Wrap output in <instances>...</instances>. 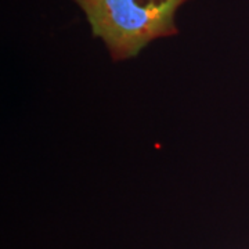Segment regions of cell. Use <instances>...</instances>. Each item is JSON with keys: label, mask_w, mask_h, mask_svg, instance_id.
Here are the masks:
<instances>
[{"label": "cell", "mask_w": 249, "mask_h": 249, "mask_svg": "<svg viewBox=\"0 0 249 249\" xmlns=\"http://www.w3.org/2000/svg\"><path fill=\"white\" fill-rule=\"evenodd\" d=\"M93 35L104 40L114 61L134 57L152 40L178 35L175 16L187 0H75Z\"/></svg>", "instance_id": "obj_1"}]
</instances>
